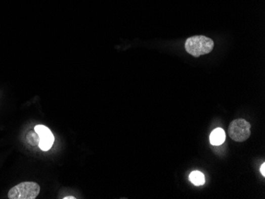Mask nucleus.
Segmentation results:
<instances>
[{
  "mask_svg": "<svg viewBox=\"0 0 265 199\" xmlns=\"http://www.w3.org/2000/svg\"><path fill=\"white\" fill-rule=\"evenodd\" d=\"M214 45V41L209 37L203 35L194 36L187 39L185 49L191 55L199 58L200 56L210 54Z\"/></svg>",
  "mask_w": 265,
  "mask_h": 199,
  "instance_id": "obj_1",
  "label": "nucleus"
},
{
  "mask_svg": "<svg viewBox=\"0 0 265 199\" xmlns=\"http://www.w3.org/2000/svg\"><path fill=\"white\" fill-rule=\"evenodd\" d=\"M40 186L34 182H23L13 186L8 192L9 199H35L40 193Z\"/></svg>",
  "mask_w": 265,
  "mask_h": 199,
  "instance_id": "obj_2",
  "label": "nucleus"
},
{
  "mask_svg": "<svg viewBox=\"0 0 265 199\" xmlns=\"http://www.w3.org/2000/svg\"><path fill=\"white\" fill-rule=\"evenodd\" d=\"M251 135V125L245 119H236L229 126V136L237 142L248 140Z\"/></svg>",
  "mask_w": 265,
  "mask_h": 199,
  "instance_id": "obj_3",
  "label": "nucleus"
},
{
  "mask_svg": "<svg viewBox=\"0 0 265 199\" xmlns=\"http://www.w3.org/2000/svg\"><path fill=\"white\" fill-rule=\"evenodd\" d=\"M34 131L38 134L40 138L38 147L42 151H49L51 150L54 143V136L51 130L43 125H37L34 127Z\"/></svg>",
  "mask_w": 265,
  "mask_h": 199,
  "instance_id": "obj_4",
  "label": "nucleus"
},
{
  "mask_svg": "<svg viewBox=\"0 0 265 199\" xmlns=\"http://www.w3.org/2000/svg\"><path fill=\"white\" fill-rule=\"evenodd\" d=\"M226 140V133L221 128H217L210 135V142L212 145L218 146L223 144Z\"/></svg>",
  "mask_w": 265,
  "mask_h": 199,
  "instance_id": "obj_5",
  "label": "nucleus"
},
{
  "mask_svg": "<svg viewBox=\"0 0 265 199\" xmlns=\"http://www.w3.org/2000/svg\"><path fill=\"white\" fill-rule=\"evenodd\" d=\"M189 179L195 186H201L205 183V176L202 172L195 171L190 174Z\"/></svg>",
  "mask_w": 265,
  "mask_h": 199,
  "instance_id": "obj_6",
  "label": "nucleus"
},
{
  "mask_svg": "<svg viewBox=\"0 0 265 199\" xmlns=\"http://www.w3.org/2000/svg\"><path fill=\"white\" fill-rule=\"evenodd\" d=\"M39 138L38 134L34 131V133L33 132H30L28 133L27 136H26V141L30 144V145L33 146H38L39 144Z\"/></svg>",
  "mask_w": 265,
  "mask_h": 199,
  "instance_id": "obj_7",
  "label": "nucleus"
},
{
  "mask_svg": "<svg viewBox=\"0 0 265 199\" xmlns=\"http://www.w3.org/2000/svg\"><path fill=\"white\" fill-rule=\"evenodd\" d=\"M260 173L262 174V175H263V177L265 176V164L263 163V164H262L261 166H260Z\"/></svg>",
  "mask_w": 265,
  "mask_h": 199,
  "instance_id": "obj_8",
  "label": "nucleus"
},
{
  "mask_svg": "<svg viewBox=\"0 0 265 199\" xmlns=\"http://www.w3.org/2000/svg\"><path fill=\"white\" fill-rule=\"evenodd\" d=\"M64 199H76V197H73V196H68V197H63Z\"/></svg>",
  "mask_w": 265,
  "mask_h": 199,
  "instance_id": "obj_9",
  "label": "nucleus"
}]
</instances>
